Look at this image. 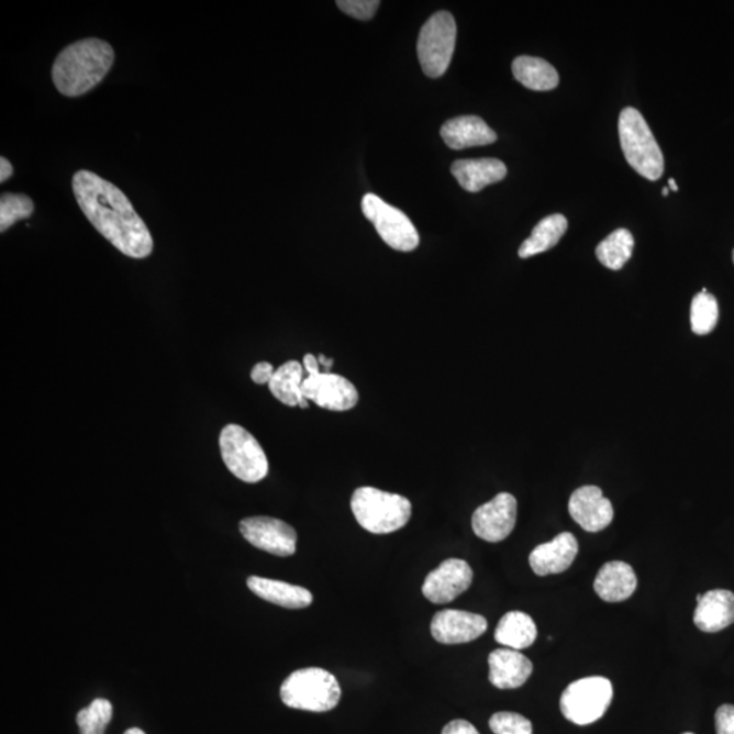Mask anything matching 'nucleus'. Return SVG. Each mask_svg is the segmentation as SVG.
Segmentation results:
<instances>
[{"instance_id":"58836bf2","label":"nucleus","mask_w":734,"mask_h":734,"mask_svg":"<svg viewBox=\"0 0 734 734\" xmlns=\"http://www.w3.org/2000/svg\"><path fill=\"white\" fill-rule=\"evenodd\" d=\"M124 734H146V733L140 730V727H131V730H129Z\"/></svg>"},{"instance_id":"473e14b6","label":"nucleus","mask_w":734,"mask_h":734,"mask_svg":"<svg viewBox=\"0 0 734 734\" xmlns=\"http://www.w3.org/2000/svg\"><path fill=\"white\" fill-rule=\"evenodd\" d=\"M716 734H734V707L724 704L715 713Z\"/></svg>"},{"instance_id":"b1692460","label":"nucleus","mask_w":734,"mask_h":734,"mask_svg":"<svg viewBox=\"0 0 734 734\" xmlns=\"http://www.w3.org/2000/svg\"><path fill=\"white\" fill-rule=\"evenodd\" d=\"M494 636L508 649L524 650L536 641L537 627L527 613L510 611L499 621Z\"/></svg>"},{"instance_id":"20e7f679","label":"nucleus","mask_w":734,"mask_h":734,"mask_svg":"<svg viewBox=\"0 0 734 734\" xmlns=\"http://www.w3.org/2000/svg\"><path fill=\"white\" fill-rule=\"evenodd\" d=\"M619 137L624 157L636 174L650 181L664 175V156L646 120L635 108L623 109Z\"/></svg>"},{"instance_id":"393cba45","label":"nucleus","mask_w":734,"mask_h":734,"mask_svg":"<svg viewBox=\"0 0 734 734\" xmlns=\"http://www.w3.org/2000/svg\"><path fill=\"white\" fill-rule=\"evenodd\" d=\"M513 76L525 88L548 91L559 85V74L541 57L520 56L513 62Z\"/></svg>"},{"instance_id":"1a4fd4ad","label":"nucleus","mask_w":734,"mask_h":734,"mask_svg":"<svg viewBox=\"0 0 734 734\" xmlns=\"http://www.w3.org/2000/svg\"><path fill=\"white\" fill-rule=\"evenodd\" d=\"M364 215L375 225L383 243L394 251L411 252L420 245V233L403 211L383 202L375 193L363 199Z\"/></svg>"},{"instance_id":"72a5a7b5","label":"nucleus","mask_w":734,"mask_h":734,"mask_svg":"<svg viewBox=\"0 0 734 734\" xmlns=\"http://www.w3.org/2000/svg\"><path fill=\"white\" fill-rule=\"evenodd\" d=\"M274 375H275L274 366L268 363L257 364L251 371L252 381L257 383V386H268Z\"/></svg>"},{"instance_id":"f03ea898","label":"nucleus","mask_w":734,"mask_h":734,"mask_svg":"<svg viewBox=\"0 0 734 734\" xmlns=\"http://www.w3.org/2000/svg\"><path fill=\"white\" fill-rule=\"evenodd\" d=\"M114 63L111 44L101 38H84L57 55L53 67L56 89L63 96L88 93L105 78Z\"/></svg>"},{"instance_id":"2f4dec72","label":"nucleus","mask_w":734,"mask_h":734,"mask_svg":"<svg viewBox=\"0 0 734 734\" xmlns=\"http://www.w3.org/2000/svg\"><path fill=\"white\" fill-rule=\"evenodd\" d=\"M336 4L340 5L343 13L353 19L369 21L376 14L380 2L378 0H337Z\"/></svg>"},{"instance_id":"c9c22d12","label":"nucleus","mask_w":734,"mask_h":734,"mask_svg":"<svg viewBox=\"0 0 734 734\" xmlns=\"http://www.w3.org/2000/svg\"><path fill=\"white\" fill-rule=\"evenodd\" d=\"M302 365L303 369L308 371V375H315V372L321 371L319 359L312 354H307L305 357H303Z\"/></svg>"},{"instance_id":"a19ab883","label":"nucleus","mask_w":734,"mask_h":734,"mask_svg":"<svg viewBox=\"0 0 734 734\" xmlns=\"http://www.w3.org/2000/svg\"><path fill=\"white\" fill-rule=\"evenodd\" d=\"M668 193H669V189H668V188H664V189H663V194H664V197H668Z\"/></svg>"},{"instance_id":"cd10ccee","label":"nucleus","mask_w":734,"mask_h":734,"mask_svg":"<svg viewBox=\"0 0 734 734\" xmlns=\"http://www.w3.org/2000/svg\"><path fill=\"white\" fill-rule=\"evenodd\" d=\"M719 302L707 289L693 297L691 303V329L697 335H708L719 323Z\"/></svg>"},{"instance_id":"423d86ee","label":"nucleus","mask_w":734,"mask_h":734,"mask_svg":"<svg viewBox=\"0 0 734 734\" xmlns=\"http://www.w3.org/2000/svg\"><path fill=\"white\" fill-rule=\"evenodd\" d=\"M223 463L237 479L259 483L267 478L269 464L259 441L240 424H227L220 435Z\"/></svg>"},{"instance_id":"4468645a","label":"nucleus","mask_w":734,"mask_h":734,"mask_svg":"<svg viewBox=\"0 0 734 734\" xmlns=\"http://www.w3.org/2000/svg\"><path fill=\"white\" fill-rule=\"evenodd\" d=\"M487 627L486 618L458 610L440 611L430 624L433 638L444 645L468 644L483 635Z\"/></svg>"},{"instance_id":"f704fd0d","label":"nucleus","mask_w":734,"mask_h":734,"mask_svg":"<svg viewBox=\"0 0 734 734\" xmlns=\"http://www.w3.org/2000/svg\"><path fill=\"white\" fill-rule=\"evenodd\" d=\"M441 734H480L478 730L466 720H455L449 722Z\"/></svg>"},{"instance_id":"f3484780","label":"nucleus","mask_w":734,"mask_h":734,"mask_svg":"<svg viewBox=\"0 0 734 734\" xmlns=\"http://www.w3.org/2000/svg\"><path fill=\"white\" fill-rule=\"evenodd\" d=\"M489 667V680L499 690H514L524 686L533 672L531 659L508 647L491 652Z\"/></svg>"},{"instance_id":"39448f33","label":"nucleus","mask_w":734,"mask_h":734,"mask_svg":"<svg viewBox=\"0 0 734 734\" xmlns=\"http://www.w3.org/2000/svg\"><path fill=\"white\" fill-rule=\"evenodd\" d=\"M341 697L340 681L321 668L298 669L280 687V698L286 707L312 713L335 709Z\"/></svg>"},{"instance_id":"6ab92c4d","label":"nucleus","mask_w":734,"mask_h":734,"mask_svg":"<svg viewBox=\"0 0 734 734\" xmlns=\"http://www.w3.org/2000/svg\"><path fill=\"white\" fill-rule=\"evenodd\" d=\"M441 136L447 147L453 151H464L468 147L491 145L498 136L483 119L478 116H461L449 120L441 129Z\"/></svg>"},{"instance_id":"ddd939ff","label":"nucleus","mask_w":734,"mask_h":734,"mask_svg":"<svg viewBox=\"0 0 734 734\" xmlns=\"http://www.w3.org/2000/svg\"><path fill=\"white\" fill-rule=\"evenodd\" d=\"M474 581L471 566L463 559H447L424 579L422 593L434 604H447L467 592Z\"/></svg>"},{"instance_id":"4be33fe9","label":"nucleus","mask_w":734,"mask_h":734,"mask_svg":"<svg viewBox=\"0 0 734 734\" xmlns=\"http://www.w3.org/2000/svg\"><path fill=\"white\" fill-rule=\"evenodd\" d=\"M246 583L257 598L289 610H303L313 603V594L298 585L256 576L249 577Z\"/></svg>"},{"instance_id":"f8f14e48","label":"nucleus","mask_w":734,"mask_h":734,"mask_svg":"<svg viewBox=\"0 0 734 734\" xmlns=\"http://www.w3.org/2000/svg\"><path fill=\"white\" fill-rule=\"evenodd\" d=\"M241 535L252 546L277 556H291L297 549V532L282 520L248 518L240 523Z\"/></svg>"},{"instance_id":"7c9ffc66","label":"nucleus","mask_w":734,"mask_h":734,"mask_svg":"<svg viewBox=\"0 0 734 734\" xmlns=\"http://www.w3.org/2000/svg\"><path fill=\"white\" fill-rule=\"evenodd\" d=\"M490 730L494 734H533L532 722L524 715L501 711L491 716Z\"/></svg>"},{"instance_id":"6e6552de","label":"nucleus","mask_w":734,"mask_h":734,"mask_svg":"<svg viewBox=\"0 0 734 734\" xmlns=\"http://www.w3.org/2000/svg\"><path fill=\"white\" fill-rule=\"evenodd\" d=\"M456 21L447 11H440L423 25L418 38V57L430 78L443 77L455 53Z\"/></svg>"},{"instance_id":"e433bc0d","label":"nucleus","mask_w":734,"mask_h":734,"mask_svg":"<svg viewBox=\"0 0 734 734\" xmlns=\"http://www.w3.org/2000/svg\"><path fill=\"white\" fill-rule=\"evenodd\" d=\"M14 169L13 165L10 164L8 158H0V182H5L13 176Z\"/></svg>"},{"instance_id":"aec40b11","label":"nucleus","mask_w":734,"mask_h":734,"mask_svg":"<svg viewBox=\"0 0 734 734\" xmlns=\"http://www.w3.org/2000/svg\"><path fill=\"white\" fill-rule=\"evenodd\" d=\"M452 175L468 192H480L508 175L507 165L497 158L460 159L452 165Z\"/></svg>"},{"instance_id":"412c9836","label":"nucleus","mask_w":734,"mask_h":734,"mask_svg":"<svg viewBox=\"0 0 734 734\" xmlns=\"http://www.w3.org/2000/svg\"><path fill=\"white\" fill-rule=\"evenodd\" d=\"M636 576L633 567L624 561H608L594 579V592L607 603H621L634 594Z\"/></svg>"},{"instance_id":"9b49d317","label":"nucleus","mask_w":734,"mask_h":734,"mask_svg":"<svg viewBox=\"0 0 734 734\" xmlns=\"http://www.w3.org/2000/svg\"><path fill=\"white\" fill-rule=\"evenodd\" d=\"M518 521V499L501 492L481 504L472 515V530L481 541L499 543L510 536Z\"/></svg>"},{"instance_id":"9d476101","label":"nucleus","mask_w":734,"mask_h":734,"mask_svg":"<svg viewBox=\"0 0 734 734\" xmlns=\"http://www.w3.org/2000/svg\"><path fill=\"white\" fill-rule=\"evenodd\" d=\"M302 394L321 409L349 411L358 404L359 393L352 381L334 372L308 375L302 382Z\"/></svg>"},{"instance_id":"79ce46f5","label":"nucleus","mask_w":734,"mask_h":734,"mask_svg":"<svg viewBox=\"0 0 734 734\" xmlns=\"http://www.w3.org/2000/svg\"><path fill=\"white\" fill-rule=\"evenodd\" d=\"M733 263H734V251H733Z\"/></svg>"},{"instance_id":"37998d69","label":"nucleus","mask_w":734,"mask_h":734,"mask_svg":"<svg viewBox=\"0 0 734 734\" xmlns=\"http://www.w3.org/2000/svg\"><path fill=\"white\" fill-rule=\"evenodd\" d=\"M682 734H693V733H682Z\"/></svg>"},{"instance_id":"2eb2a0df","label":"nucleus","mask_w":734,"mask_h":734,"mask_svg":"<svg viewBox=\"0 0 734 734\" xmlns=\"http://www.w3.org/2000/svg\"><path fill=\"white\" fill-rule=\"evenodd\" d=\"M571 519L587 532L605 530L613 520V507L610 499L596 486L579 487L569 501Z\"/></svg>"},{"instance_id":"c85d7f7f","label":"nucleus","mask_w":734,"mask_h":734,"mask_svg":"<svg viewBox=\"0 0 734 734\" xmlns=\"http://www.w3.org/2000/svg\"><path fill=\"white\" fill-rule=\"evenodd\" d=\"M112 715V703L108 699H96L89 704V708L80 710L77 714L80 734H105Z\"/></svg>"},{"instance_id":"c756f323","label":"nucleus","mask_w":734,"mask_h":734,"mask_svg":"<svg viewBox=\"0 0 734 734\" xmlns=\"http://www.w3.org/2000/svg\"><path fill=\"white\" fill-rule=\"evenodd\" d=\"M34 204L26 194L3 193L0 199V232L4 233L14 223L32 216Z\"/></svg>"},{"instance_id":"a878e982","label":"nucleus","mask_w":734,"mask_h":734,"mask_svg":"<svg viewBox=\"0 0 734 734\" xmlns=\"http://www.w3.org/2000/svg\"><path fill=\"white\" fill-rule=\"evenodd\" d=\"M567 231V220L565 215L554 214L544 218L533 229L531 236L527 237L519 249L521 259L536 256L553 249L560 238L565 236Z\"/></svg>"},{"instance_id":"5701e85b","label":"nucleus","mask_w":734,"mask_h":734,"mask_svg":"<svg viewBox=\"0 0 734 734\" xmlns=\"http://www.w3.org/2000/svg\"><path fill=\"white\" fill-rule=\"evenodd\" d=\"M303 380H305L303 365L298 360H289V363L280 366L278 370H275V375L268 383L269 392L285 405L300 407V409L305 410L309 401L302 394Z\"/></svg>"},{"instance_id":"4c0bfd02","label":"nucleus","mask_w":734,"mask_h":734,"mask_svg":"<svg viewBox=\"0 0 734 734\" xmlns=\"http://www.w3.org/2000/svg\"><path fill=\"white\" fill-rule=\"evenodd\" d=\"M319 359L320 367H324L323 372H330L332 365H334V359H329L325 357V355L321 354Z\"/></svg>"},{"instance_id":"bb28decb","label":"nucleus","mask_w":734,"mask_h":734,"mask_svg":"<svg viewBox=\"0 0 734 734\" xmlns=\"http://www.w3.org/2000/svg\"><path fill=\"white\" fill-rule=\"evenodd\" d=\"M634 249V237L627 229H618L596 248V256L604 267L619 271L630 260Z\"/></svg>"},{"instance_id":"7ed1b4c3","label":"nucleus","mask_w":734,"mask_h":734,"mask_svg":"<svg viewBox=\"0 0 734 734\" xmlns=\"http://www.w3.org/2000/svg\"><path fill=\"white\" fill-rule=\"evenodd\" d=\"M352 510L364 530L375 535H388L409 524L412 504L403 496L375 487H359L354 491Z\"/></svg>"},{"instance_id":"a211bd4d","label":"nucleus","mask_w":734,"mask_h":734,"mask_svg":"<svg viewBox=\"0 0 734 734\" xmlns=\"http://www.w3.org/2000/svg\"><path fill=\"white\" fill-rule=\"evenodd\" d=\"M693 623L703 633H719L734 623V593L726 589L709 590L693 613Z\"/></svg>"},{"instance_id":"ea45409f","label":"nucleus","mask_w":734,"mask_h":734,"mask_svg":"<svg viewBox=\"0 0 734 734\" xmlns=\"http://www.w3.org/2000/svg\"><path fill=\"white\" fill-rule=\"evenodd\" d=\"M669 187H670V189H672L674 192L679 191V188H678V186H676V181L674 179L669 180Z\"/></svg>"},{"instance_id":"0eeeda50","label":"nucleus","mask_w":734,"mask_h":734,"mask_svg":"<svg viewBox=\"0 0 734 734\" xmlns=\"http://www.w3.org/2000/svg\"><path fill=\"white\" fill-rule=\"evenodd\" d=\"M612 682L601 676H590L571 682L560 698V711L576 725H590L607 713L612 702Z\"/></svg>"},{"instance_id":"dca6fc26","label":"nucleus","mask_w":734,"mask_h":734,"mask_svg":"<svg viewBox=\"0 0 734 734\" xmlns=\"http://www.w3.org/2000/svg\"><path fill=\"white\" fill-rule=\"evenodd\" d=\"M578 554V542L570 532L559 533L548 543L541 544L532 550L530 565L536 576L546 577L565 572L575 561Z\"/></svg>"},{"instance_id":"f257e3e1","label":"nucleus","mask_w":734,"mask_h":734,"mask_svg":"<svg viewBox=\"0 0 734 734\" xmlns=\"http://www.w3.org/2000/svg\"><path fill=\"white\" fill-rule=\"evenodd\" d=\"M73 191L91 225L114 248L131 259H146L153 254L151 231L116 186L93 171L79 170L73 177Z\"/></svg>"}]
</instances>
